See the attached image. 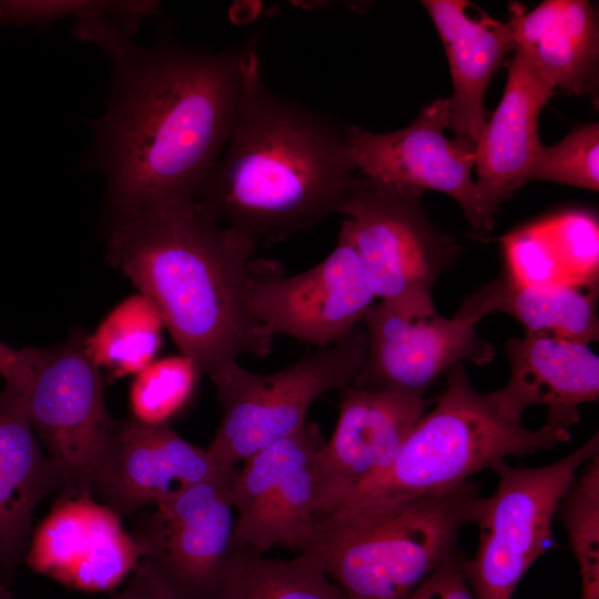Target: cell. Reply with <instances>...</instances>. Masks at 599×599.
Instances as JSON below:
<instances>
[{
    "instance_id": "cell-1",
    "label": "cell",
    "mask_w": 599,
    "mask_h": 599,
    "mask_svg": "<svg viewBox=\"0 0 599 599\" xmlns=\"http://www.w3.org/2000/svg\"><path fill=\"white\" fill-rule=\"evenodd\" d=\"M110 22L85 26L114 65L112 94L95 122V159L113 213L196 199L226 145L254 42L222 51L140 49Z\"/></svg>"
},
{
    "instance_id": "cell-11",
    "label": "cell",
    "mask_w": 599,
    "mask_h": 599,
    "mask_svg": "<svg viewBox=\"0 0 599 599\" xmlns=\"http://www.w3.org/2000/svg\"><path fill=\"white\" fill-rule=\"evenodd\" d=\"M375 300L344 224L334 250L307 271L286 276L280 263L253 260L251 309L274 336L328 347L363 322Z\"/></svg>"
},
{
    "instance_id": "cell-15",
    "label": "cell",
    "mask_w": 599,
    "mask_h": 599,
    "mask_svg": "<svg viewBox=\"0 0 599 599\" xmlns=\"http://www.w3.org/2000/svg\"><path fill=\"white\" fill-rule=\"evenodd\" d=\"M435 399L354 385L341 389L336 425L313 465L318 522L351 489L392 461Z\"/></svg>"
},
{
    "instance_id": "cell-5",
    "label": "cell",
    "mask_w": 599,
    "mask_h": 599,
    "mask_svg": "<svg viewBox=\"0 0 599 599\" xmlns=\"http://www.w3.org/2000/svg\"><path fill=\"white\" fill-rule=\"evenodd\" d=\"M480 500L467 480L378 512L325 519L303 554L346 599H408L458 550Z\"/></svg>"
},
{
    "instance_id": "cell-31",
    "label": "cell",
    "mask_w": 599,
    "mask_h": 599,
    "mask_svg": "<svg viewBox=\"0 0 599 599\" xmlns=\"http://www.w3.org/2000/svg\"><path fill=\"white\" fill-rule=\"evenodd\" d=\"M568 283L598 282L599 236L593 215L571 211L546 220Z\"/></svg>"
},
{
    "instance_id": "cell-4",
    "label": "cell",
    "mask_w": 599,
    "mask_h": 599,
    "mask_svg": "<svg viewBox=\"0 0 599 599\" xmlns=\"http://www.w3.org/2000/svg\"><path fill=\"white\" fill-rule=\"evenodd\" d=\"M446 375L434 408L416 422L392 461L351 489L325 519L374 514L447 490L508 456L570 439L569 429L545 424L532 430L506 417L489 394L469 385L463 362Z\"/></svg>"
},
{
    "instance_id": "cell-23",
    "label": "cell",
    "mask_w": 599,
    "mask_h": 599,
    "mask_svg": "<svg viewBox=\"0 0 599 599\" xmlns=\"http://www.w3.org/2000/svg\"><path fill=\"white\" fill-rule=\"evenodd\" d=\"M598 282L524 286L506 274L486 283L464 301L458 312L480 318L502 312L531 335H548L589 345L598 341Z\"/></svg>"
},
{
    "instance_id": "cell-16",
    "label": "cell",
    "mask_w": 599,
    "mask_h": 599,
    "mask_svg": "<svg viewBox=\"0 0 599 599\" xmlns=\"http://www.w3.org/2000/svg\"><path fill=\"white\" fill-rule=\"evenodd\" d=\"M223 470L169 424L116 420L97 464L92 493L119 516L158 506Z\"/></svg>"
},
{
    "instance_id": "cell-29",
    "label": "cell",
    "mask_w": 599,
    "mask_h": 599,
    "mask_svg": "<svg viewBox=\"0 0 599 599\" xmlns=\"http://www.w3.org/2000/svg\"><path fill=\"white\" fill-rule=\"evenodd\" d=\"M598 158L599 125L583 124L554 145H540L527 182L548 181L598 191Z\"/></svg>"
},
{
    "instance_id": "cell-6",
    "label": "cell",
    "mask_w": 599,
    "mask_h": 599,
    "mask_svg": "<svg viewBox=\"0 0 599 599\" xmlns=\"http://www.w3.org/2000/svg\"><path fill=\"white\" fill-rule=\"evenodd\" d=\"M339 214L376 298L408 319L436 314L432 290L457 256L422 207V192L356 174Z\"/></svg>"
},
{
    "instance_id": "cell-35",
    "label": "cell",
    "mask_w": 599,
    "mask_h": 599,
    "mask_svg": "<svg viewBox=\"0 0 599 599\" xmlns=\"http://www.w3.org/2000/svg\"><path fill=\"white\" fill-rule=\"evenodd\" d=\"M0 599H17L9 590L8 586L0 585Z\"/></svg>"
},
{
    "instance_id": "cell-30",
    "label": "cell",
    "mask_w": 599,
    "mask_h": 599,
    "mask_svg": "<svg viewBox=\"0 0 599 599\" xmlns=\"http://www.w3.org/2000/svg\"><path fill=\"white\" fill-rule=\"evenodd\" d=\"M506 274L519 285L542 287L568 283L546 221L502 237Z\"/></svg>"
},
{
    "instance_id": "cell-2",
    "label": "cell",
    "mask_w": 599,
    "mask_h": 599,
    "mask_svg": "<svg viewBox=\"0 0 599 599\" xmlns=\"http://www.w3.org/2000/svg\"><path fill=\"white\" fill-rule=\"evenodd\" d=\"M106 257L159 311L181 354L212 382L243 355L264 357L274 335L254 317L256 246L197 199L114 214Z\"/></svg>"
},
{
    "instance_id": "cell-8",
    "label": "cell",
    "mask_w": 599,
    "mask_h": 599,
    "mask_svg": "<svg viewBox=\"0 0 599 599\" xmlns=\"http://www.w3.org/2000/svg\"><path fill=\"white\" fill-rule=\"evenodd\" d=\"M599 454L595 433L564 458L542 467H512L505 459L489 469L496 490L478 506L475 556L464 561L477 599H511L531 565L555 546L552 521L578 470Z\"/></svg>"
},
{
    "instance_id": "cell-19",
    "label": "cell",
    "mask_w": 599,
    "mask_h": 599,
    "mask_svg": "<svg viewBox=\"0 0 599 599\" xmlns=\"http://www.w3.org/2000/svg\"><path fill=\"white\" fill-rule=\"evenodd\" d=\"M514 52L502 98L487 120L475 153V184L491 225L500 204L527 182L541 145L539 116L555 91L521 51Z\"/></svg>"
},
{
    "instance_id": "cell-14",
    "label": "cell",
    "mask_w": 599,
    "mask_h": 599,
    "mask_svg": "<svg viewBox=\"0 0 599 599\" xmlns=\"http://www.w3.org/2000/svg\"><path fill=\"white\" fill-rule=\"evenodd\" d=\"M479 316L456 312L408 319L384 302L363 318L367 348L352 385L425 396L435 380L465 359L476 365L493 361V345L476 334Z\"/></svg>"
},
{
    "instance_id": "cell-21",
    "label": "cell",
    "mask_w": 599,
    "mask_h": 599,
    "mask_svg": "<svg viewBox=\"0 0 599 599\" xmlns=\"http://www.w3.org/2000/svg\"><path fill=\"white\" fill-rule=\"evenodd\" d=\"M448 58L453 95L449 128L458 141L477 143L485 130L484 97L487 87L515 50L509 23L481 13L473 17L465 0H424Z\"/></svg>"
},
{
    "instance_id": "cell-13",
    "label": "cell",
    "mask_w": 599,
    "mask_h": 599,
    "mask_svg": "<svg viewBox=\"0 0 599 599\" xmlns=\"http://www.w3.org/2000/svg\"><path fill=\"white\" fill-rule=\"evenodd\" d=\"M449 98L425 105L415 121L398 131L375 133L348 126L356 172L369 179L423 192L433 190L455 199L473 229L490 231L471 170L476 146L449 140Z\"/></svg>"
},
{
    "instance_id": "cell-34",
    "label": "cell",
    "mask_w": 599,
    "mask_h": 599,
    "mask_svg": "<svg viewBox=\"0 0 599 599\" xmlns=\"http://www.w3.org/2000/svg\"><path fill=\"white\" fill-rule=\"evenodd\" d=\"M113 599H169L151 572L138 562L128 586Z\"/></svg>"
},
{
    "instance_id": "cell-26",
    "label": "cell",
    "mask_w": 599,
    "mask_h": 599,
    "mask_svg": "<svg viewBox=\"0 0 599 599\" xmlns=\"http://www.w3.org/2000/svg\"><path fill=\"white\" fill-rule=\"evenodd\" d=\"M558 514L578 564L581 599H599V454L576 477Z\"/></svg>"
},
{
    "instance_id": "cell-24",
    "label": "cell",
    "mask_w": 599,
    "mask_h": 599,
    "mask_svg": "<svg viewBox=\"0 0 599 599\" xmlns=\"http://www.w3.org/2000/svg\"><path fill=\"white\" fill-rule=\"evenodd\" d=\"M217 599H346L308 555L273 559L248 551L229 559Z\"/></svg>"
},
{
    "instance_id": "cell-3",
    "label": "cell",
    "mask_w": 599,
    "mask_h": 599,
    "mask_svg": "<svg viewBox=\"0 0 599 599\" xmlns=\"http://www.w3.org/2000/svg\"><path fill=\"white\" fill-rule=\"evenodd\" d=\"M355 172L348 126L272 92L257 54L224 151L196 199L257 247L339 214Z\"/></svg>"
},
{
    "instance_id": "cell-9",
    "label": "cell",
    "mask_w": 599,
    "mask_h": 599,
    "mask_svg": "<svg viewBox=\"0 0 599 599\" xmlns=\"http://www.w3.org/2000/svg\"><path fill=\"white\" fill-rule=\"evenodd\" d=\"M237 468L187 486L136 519L140 562L169 599H217L232 555Z\"/></svg>"
},
{
    "instance_id": "cell-28",
    "label": "cell",
    "mask_w": 599,
    "mask_h": 599,
    "mask_svg": "<svg viewBox=\"0 0 599 599\" xmlns=\"http://www.w3.org/2000/svg\"><path fill=\"white\" fill-rule=\"evenodd\" d=\"M155 8L156 2L150 1H0V22L40 28L63 18H78L79 22L108 20L132 33Z\"/></svg>"
},
{
    "instance_id": "cell-25",
    "label": "cell",
    "mask_w": 599,
    "mask_h": 599,
    "mask_svg": "<svg viewBox=\"0 0 599 599\" xmlns=\"http://www.w3.org/2000/svg\"><path fill=\"white\" fill-rule=\"evenodd\" d=\"M163 327L154 304L141 293L131 295L111 309L92 335H87V351L111 378L136 375L155 359Z\"/></svg>"
},
{
    "instance_id": "cell-17",
    "label": "cell",
    "mask_w": 599,
    "mask_h": 599,
    "mask_svg": "<svg viewBox=\"0 0 599 599\" xmlns=\"http://www.w3.org/2000/svg\"><path fill=\"white\" fill-rule=\"evenodd\" d=\"M120 517L91 495L62 494L30 537L26 561L67 586L112 589L141 558Z\"/></svg>"
},
{
    "instance_id": "cell-27",
    "label": "cell",
    "mask_w": 599,
    "mask_h": 599,
    "mask_svg": "<svg viewBox=\"0 0 599 599\" xmlns=\"http://www.w3.org/2000/svg\"><path fill=\"white\" fill-rule=\"evenodd\" d=\"M201 374L186 355L155 358L131 385V418L149 425L169 424L191 399Z\"/></svg>"
},
{
    "instance_id": "cell-12",
    "label": "cell",
    "mask_w": 599,
    "mask_h": 599,
    "mask_svg": "<svg viewBox=\"0 0 599 599\" xmlns=\"http://www.w3.org/2000/svg\"><path fill=\"white\" fill-rule=\"evenodd\" d=\"M323 443L319 426L306 420L236 469L230 487L232 554L264 555L276 546L305 551L318 525L313 465Z\"/></svg>"
},
{
    "instance_id": "cell-7",
    "label": "cell",
    "mask_w": 599,
    "mask_h": 599,
    "mask_svg": "<svg viewBox=\"0 0 599 599\" xmlns=\"http://www.w3.org/2000/svg\"><path fill=\"white\" fill-rule=\"evenodd\" d=\"M366 348V331L357 326L336 344L305 354L271 374L252 373L240 363L233 365L213 382L221 422L206 448L212 460L222 469H234L295 433L317 398L352 385Z\"/></svg>"
},
{
    "instance_id": "cell-33",
    "label": "cell",
    "mask_w": 599,
    "mask_h": 599,
    "mask_svg": "<svg viewBox=\"0 0 599 599\" xmlns=\"http://www.w3.org/2000/svg\"><path fill=\"white\" fill-rule=\"evenodd\" d=\"M34 347L16 349L0 341V375L6 386L24 395L33 375Z\"/></svg>"
},
{
    "instance_id": "cell-32",
    "label": "cell",
    "mask_w": 599,
    "mask_h": 599,
    "mask_svg": "<svg viewBox=\"0 0 599 599\" xmlns=\"http://www.w3.org/2000/svg\"><path fill=\"white\" fill-rule=\"evenodd\" d=\"M464 561L458 549L408 599H477L467 580Z\"/></svg>"
},
{
    "instance_id": "cell-18",
    "label": "cell",
    "mask_w": 599,
    "mask_h": 599,
    "mask_svg": "<svg viewBox=\"0 0 599 599\" xmlns=\"http://www.w3.org/2000/svg\"><path fill=\"white\" fill-rule=\"evenodd\" d=\"M505 353L509 380L488 394L506 417L521 423L527 407L545 405L546 424L569 429L580 419L579 406L598 400L599 358L588 345L526 334L509 339Z\"/></svg>"
},
{
    "instance_id": "cell-22",
    "label": "cell",
    "mask_w": 599,
    "mask_h": 599,
    "mask_svg": "<svg viewBox=\"0 0 599 599\" xmlns=\"http://www.w3.org/2000/svg\"><path fill=\"white\" fill-rule=\"evenodd\" d=\"M509 26L521 51L554 87L593 94L598 83L599 30L589 1L547 0L531 11L514 2Z\"/></svg>"
},
{
    "instance_id": "cell-20",
    "label": "cell",
    "mask_w": 599,
    "mask_h": 599,
    "mask_svg": "<svg viewBox=\"0 0 599 599\" xmlns=\"http://www.w3.org/2000/svg\"><path fill=\"white\" fill-rule=\"evenodd\" d=\"M65 489L62 473L38 444L23 395L6 386L0 392V585H9L27 552L37 505Z\"/></svg>"
},
{
    "instance_id": "cell-10",
    "label": "cell",
    "mask_w": 599,
    "mask_h": 599,
    "mask_svg": "<svg viewBox=\"0 0 599 599\" xmlns=\"http://www.w3.org/2000/svg\"><path fill=\"white\" fill-rule=\"evenodd\" d=\"M83 333L35 348L33 376L23 395L30 424L62 473V494L91 495L98 460L115 422L109 414L100 368Z\"/></svg>"
}]
</instances>
